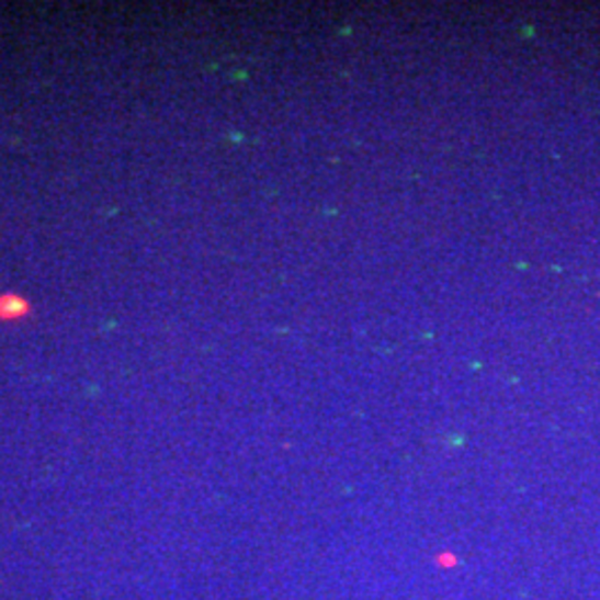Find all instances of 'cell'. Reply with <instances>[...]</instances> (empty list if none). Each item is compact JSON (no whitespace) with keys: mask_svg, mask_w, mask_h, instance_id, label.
Listing matches in <instances>:
<instances>
[{"mask_svg":"<svg viewBox=\"0 0 600 600\" xmlns=\"http://www.w3.org/2000/svg\"><path fill=\"white\" fill-rule=\"evenodd\" d=\"M32 314V303L23 294H0V322H19Z\"/></svg>","mask_w":600,"mask_h":600,"instance_id":"1","label":"cell"}]
</instances>
